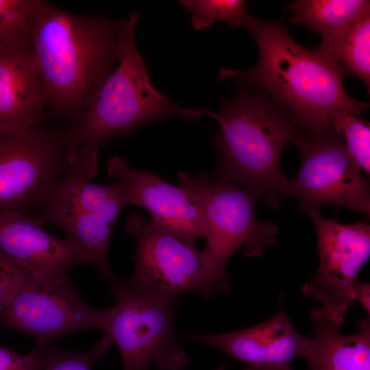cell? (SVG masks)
<instances>
[{
    "label": "cell",
    "instance_id": "3957f363",
    "mask_svg": "<svg viewBox=\"0 0 370 370\" xmlns=\"http://www.w3.org/2000/svg\"><path fill=\"white\" fill-rule=\"evenodd\" d=\"M215 112L204 115L221 125L212 140L219 164L212 178L254 193L272 208L286 197L288 181L280 159L284 147L306 136L293 114L262 91L240 86L234 97H219Z\"/></svg>",
    "mask_w": 370,
    "mask_h": 370
},
{
    "label": "cell",
    "instance_id": "8fae6325",
    "mask_svg": "<svg viewBox=\"0 0 370 370\" xmlns=\"http://www.w3.org/2000/svg\"><path fill=\"white\" fill-rule=\"evenodd\" d=\"M307 214L317 236L319 267L301 291L326 310L344 316L356 303L358 275L369 258L370 225L341 224L336 218L323 217L320 210Z\"/></svg>",
    "mask_w": 370,
    "mask_h": 370
},
{
    "label": "cell",
    "instance_id": "6da1fadb",
    "mask_svg": "<svg viewBox=\"0 0 370 370\" xmlns=\"http://www.w3.org/2000/svg\"><path fill=\"white\" fill-rule=\"evenodd\" d=\"M245 27L258 45L259 61L248 71L221 69L219 80L232 78L240 86L264 92L293 114L308 138L331 127L335 112L359 115L368 109L369 103L345 92L343 82L348 74L296 42L281 22L249 15Z\"/></svg>",
    "mask_w": 370,
    "mask_h": 370
},
{
    "label": "cell",
    "instance_id": "277c9868",
    "mask_svg": "<svg viewBox=\"0 0 370 370\" xmlns=\"http://www.w3.org/2000/svg\"><path fill=\"white\" fill-rule=\"evenodd\" d=\"M137 11L125 18L119 36L118 65L106 78L82 115L69 126L74 149L84 145L99 148L112 138L126 137L134 130L156 121L177 116L195 121L204 106L184 108L151 85L145 62L135 43Z\"/></svg>",
    "mask_w": 370,
    "mask_h": 370
},
{
    "label": "cell",
    "instance_id": "7c38bea8",
    "mask_svg": "<svg viewBox=\"0 0 370 370\" xmlns=\"http://www.w3.org/2000/svg\"><path fill=\"white\" fill-rule=\"evenodd\" d=\"M107 172L121 179L130 204L146 209L151 219L173 236L192 247L205 238L201 210L176 186L165 182L155 173L135 168L119 156L108 160Z\"/></svg>",
    "mask_w": 370,
    "mask_h": 370
},
{
    "label": "cell",
    "instance_id": "52a82bcc",
    "mask_svg": "<svg viewBox=\"0 0 370 370\" xmlns=\"http://www.w3.org/2000/svg\"><path fill=\"white\" fill-rule=\"evenodd\" d=\"M125 230L136 243L130 280L142 290L170 299L192 292L210 298L229 291L225 269L155 221L132 214L126 219Z\"/></svg>",
    "mask_w": 370,
    "mask_h": 370
},
{
    "label": "cell",
    "instance_id": "83f0119b",
    "mask_svg": "<svg viewBox=\"0 0 370 370\" xmlns=\"http://www.w3.org/2000/svg\"><path fill=\"white\" fill-rule=\"evenodd\" d=\"M226 369V363H224L221 366L214 369V370H225Z\"/></svg>",
    "mask_w": 370,
    "mask_h": 370
},
{
    "label": "cell",
    "instance_id": "2e32d148",
    "mask_svg": "<svg viewBox=\"0 0 370 370\" xmlns=\"http://www.w3.org/2000/svg\"><path fill=\"white\" fill-rule=\"evenodd\" d=\"M99 149L80 145L69 170L58 182L39 209L36 219L60 228L78 215L104 203L119 189L120 182L109 185L92 182L98 169Z\"/></svg>",
    "mask_w": 370,
    "mask_h": 370
},
{
    "label": "cell",
    "instance_id": "7402d4cb",
    "mask_svg": "<svg viewBox=\"0 0 370 370\" xmlns=\"http://www.w3.org/2000/svg\"><path fill=\"white\" fill-rule=\"evenodd\" d=\"M180 3L191 12L190 22L197 30L217 21H223L232 28L245 26L249 16L243 0H182Z\"/></svg>",
    "mask_w": 370,
    "mask_h": 370
},
{
    "label": "cell",
    "instance_id": "f1b7e54d",
    "mask_svg": "<svg viewBox=\"0 0 370 370\" xmlns=\"http://www.w3.org/2000/svg\"><path fill=\"white\" fill-rule=\"evenodd\" d=\"M146 370H151V369H146Z\"/></svg>",
    "mask_w": 370,
    "mask_h": 370
},
{
    "label": "cell",
    "instance_id": "ba28073f",
    "mask_svg": "<svg viewBox=\"0 0 370 370\" xmlns=\"http://www.w3.org/2000/svg\"><path fill=\"white\" fill-rule=\"evenodd\" d=\"M175 186L201 210L206 225L203 251L221 268L225 269L228 259L239 250L258 258L275 241L276 225L256 217L259 198L254 193L204 173L195 177L180 171Z\"/></svg>",
    "mask_w": 370,
    "mask_h": 370
},
{
    "label": "cell",
    "instance_id": "d4e9b609",
    "mask_svg": "<svg viewBox=\"0 0 370 370\" xmlns=\"http://www.w3.org/2000/svg\"><path fill=\"white\" fill-rule=\"evenodd\" d=\"M26 276L0 254V314L7 308Z\"/></svg>",
    "mask_w": 370,
    "mask_h": 370
},
{
    "label": "cell",
    "instance_id": "ac0fdd59",
    "mask_svg": "<svg viewBox=\"0 0 370 370\" xmlns=\"http://www.w3.org/2000/svg\"><path fill=\"white\" fill-rule=\"evenodd\" d=\"M117 191L99 206L75 217L61 229L69 239L87 255L90 263L95 265L100 275L110 285L117 276L110 268L108 258V246L116 218L129 205L125 186L121 181Z\"/></svg>",
    "mask_w": 370,
    "mask_h": 370
},
{
    "label": "cell",
    "instance_id": "d6986e66",
    "mask_svg": "<svg viewBox=\"0 0 370 370\" xmlns=\"http://www.w3.org/2000/svg\"><path fill=\"white\" fill-rule=\"evenodd\" d=\"M314 50L370 86V8L338 32L322 37Z\"/></svg>",
    "mask_w": 370,
    "mask_h": 370
},
{
    "label": "cell",
    "instance_id": "9c48e42d",
    "mask_svg": "<svg viewBox=\"0 0 370 370\" xmlns=\"http://www.w3.org/2000/svg\"><path fill=\"white\" fill-rule=\"evenodd\" d=\"M294 145L301 163L297 175L288 181L286 197L295 198L306 213L329 204L369 215V180L348 153L340 131L331 126L320 136H304Z\"/></svg>",
    "mask_w": 370,
    "mask_h": 370
},
{
    "label": "cell",
    "instance_id": "30bf717a",
    "mask_svg": "<svg viewBox=\"0 0 370 370\" xmlns=\"http://www.w3.org/2000/svg\"><path fill=\"white\" fill-rule=\"evenodd\" d=\"M0 320L31 336L38 345H47L80 330L103 331L104 310L87 305L66 274L27 275Z\"/></svg>",
    "mask_w": 370,
    "mask_h": 370
},
{
    "label": "cell",
    "instance_id": "603a6c76",
    "mask_svg": "<svg viewBox=\"0 0 370 370\" xmlns=\"http://www.w3.org/2000/svg\"><path fill=\"white\" fill-rule=\"evenodd\" d=\"M332 126L340 131L350 156L365 174L370 173V125L344 110L330 116Z\"/></svg>",
    "mask_w": 370,
    "mask_h": 370
},
{
    "label": "cell",
    "instance_id": "7a4b0ae2",
    "mask_svg": "<svg viewBox=\"0 0 370 370\" xmlns=\"http://www.w3.org/2000/svg\"><path fill=\"white\" fill-rule=\"evenodd\" d=\"M125 18L75 14L35 0L29 39L47 107L73 123L82 115L118 63Z\"/></svg>",
    "mask_w": 370,
    "mask_h": 370
},
{
    "label": "cell",
    "instance_id": "5b68a950",
    "mask_svg": "<svg viewBox=\"0 0 370 370\" xmlns=\"http://www.w3.org/2000/svg\"><path fill=\"white\" fill-rule=\"evenodd\" d=\"M110 288L116 301L103 310V331L119 348L123 370H184L188 358L174 327L179 298L146 292L130 280L118 278Z\"/></svg>",
    "mask_w": 370,
    "mask_h": 370
},
{
    "label": "cell",
    "instance_id": "484cf974",
    "mask_svg": "<svg viewBox=\"0 0 370 370\" xmlns=\"http://www.w3.org/2000/svg\"><path fill=\"white\" fill-rule=\"evenodd\" d=\"M0 370H38L35 348L27 355H21L0 347Z\"/></svg>",
    "mask_w": 370,
    "mask_h": 370
},
{
    "label": "cell",
    "instance_id": "ffe728a7",
    "mask_svg": "<svg viewBox=\"0 0 370 370\" xmlns=\"http://www.w3.org/2000/svg\"><path fill=\"white\" fill-rule=\"evenodd\" d=\"M370 8L367 0H299L287 10L291 24L307 26L321 38L347 26Z\"/></svg>",
    "mask_w": 370,
    "mask_h": 370
},
{
    "label": "cell",
    "instance_id": "4fadbf2b",
    "mask_svg": "<svg viewBox=\"0 0 370 370\" xmlns=\"http://www.w3.org/2000/svg\"><path fill=\"white\" fill-rule=\"evenodd\" d=\"M208 344L230 358L244 362V370H293V360L304 358L308 337L299 334L280 308L267 321L236 332L183 334Z\"/></svg>",
    "mask_w": 370,
    "mask_h": 370
},
{
    "label": "cell",
    "instance_id": "4316f807",
    "mask_svg": "<svg viewBox=\"0 0 370 370\" xmlns=\"http://www.w3.org/2000/svg\"><path fill=\"white\" fill-rule=\"evenodd\" d=\"M355 301L359 302L369 316L370 314V284L358 282L355 289Z\"/></svg>",
    "mask_w": 370,
    "mask_h": 370
},
{
    "label": "cell",
    "instance_id": "44dd1931",
    "mask_svg": "<svg viewBox=\"0 0 370 370\" xmlns=\"http://www.w3.org/2000/svg\"><path fill=\"white\" fill-rule=\"evenodd\" d=\"M114 345L112 336L106 333L90 350L75 352L51 345H38L35 347L38 370H92L93 364Z\"/></svg>",
    "mask_w": 370,
    "mask_h": 370
},
{
    "label": "cell",
    "instance_id": "8992f818",
    "mask_svg": "<svg viewBox=\"0 0 370 370\" xmlns=\"http://www.w3.org/2000/svg\"><path fill=\"white\" fill-rule=\"evenodd\" d=\"M76 151L68 126L0 130V212L18 211L35 218L69 170Z\"/></svg>",
    "mask_w": 370,
    "mask_h": 370
},
{
    "label": "cell",
    "instance_id": "9a60e30c",
    "mask_svg": "<svg viewBox=\"0 0 370 370\" xmlns=\"http://www.w3.org/2000/svg\"><path fill=\"white\" fill-rule=\"evenodd\" d=\"M46 108L29 34L0 42V130L45 124Z\"/></svg>",
    "mask_w": 370,
    "mask_h": 370
},
{
    "label": "cell",
    "instance_id": "cb8c5ba5",
    "mask_svg": "<svg viewBox=\"0 0 370 370\" xmlns=\"http://www.w3.org/2000/svg\"><path fill=\"white\" fill-rule=\"evenodd\" d=\"M35 0H0V42L29 34Z\"/></svg>",
    "mask_w": 370,
    "mask_h": 370
},
{
    "label": "cell",
    "instance_id": "e0dca14e",
    "mask_svg": "<svg viewBox=\"0 0 370 370\" xmlns=\"http://www.w3.org/2000/svg\"><path fill=\"white\" fill-rule=\"evenodd\" d=\"M312 336L304 358L308 370H370L369 317L357 323L358 332L342 334L344 316L321 306L310 313Z\"/></svg>",
    "mask_w": 370,
    "mask_h": 370
},
{
    "label": "cell",
    "instance_id": "f546056e",
    "mask_svg": "<svg viewBox=\"0 0 370 370\" xmlns=\"http://www.w3.org/2000/svg\"></svg>",
    "mask_w": 370,
    "mask_h": 370
},
{
    "label": "cell",
    "instance_id": "5bb4252c",
    "mask_svg": "<svg viewBox=\"0 0 370 370\" xmlns=\"http://www.w3.org/2000/svg\"><path fill=\"white\" fill-rule=\"evenodd\" d=\"M44 225L23 212H0V254L33 277L66 274L74 266L90 263L80 247L52 236Z\"/></svg>",
    "mask_w": 370,
    "mask_h": 370
}]
</instances>
